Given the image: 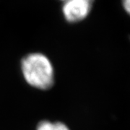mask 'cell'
Instances as JSON below:
<instances>
[{"label":"cell","mask_w":130,"mask_h":130,"mask_svg":"<svg viewBox=\"0 0 130 130\" xmlns=\"http://www.w3.org/2000/svg\"><path fill=\"white\" fill-rule=\"evenodd\" d=\"M24 78L30 85L40 90H48L54 83V73L48 58L41 53L25 56L21 62Z\"/></svg>","instance_id":"1"},{"label":"cell","mask_w":130,"mask_h":130,"mask_svg":"<svg viewBox=\"0 0 130 130\" xmlns=\"http://www.w3.org/2000/svg\"><path fill=\"white\" fill-rule=\"evenodd\" d=\"M95 0H64L63 14L70 23H77L83 20L91 11Z\"/></svg>","instance_id":"2"},{"label":"cell","mask_w":130,"mask_h":130,"mask_svg":"<svg viewBox=\"0 0 130 130\" xmlns=\"http://www.w3.org/2000/svg\"><path fill=\"white\" fill-rule=\"evenodd\" d=\"M37 130H70V129L62 122L42 121L37 126Z\"/></svg>","instance_id":"3"},{"label":"cell","mask_w":130,"mask_h":130,"mask_svg":"<svg viewBox=\"0 0 130 130\" xmlns=\"http://www.w3.org/2000/svg\"><path fill=\"white\" fill-rule=\"evenodd\" d=\"M122 4L126 12L130 14V0H122Z\"/></svg>","instance_id":"4"},{"label":"cell","mask_w":130,"mask_h":130,"mask_svg":"<svg viewBox=\"0 0 130 130\" xmlns=\"http://www.w3.org/2000/svg\"><path fill=\"white\" fill-rule=\"evenodd\" d=\"M63 1H64V0H63Z\"/></svg>","instance_id":"5"}]
</instances>
